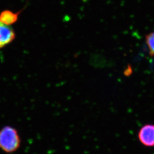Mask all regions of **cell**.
<instances>
[{"label": "cell", "mask_w": 154, "mask_h": 154, "mask_svg": "<svg viewBox=\"0 0 154 154\" xmlns=\"http://www.w3.org/2000/svg\"><path fill=\"white\" fill-rule=\"evenodd\" d=\"M139 141L142 145L148 148L154 147V125L142 126L138 133Z\"/></svg>", "instance_id": "cell-2"}, {"label": "cell", "mask_w": 154, "mask_h": 154, "mask_svg": "<svg viewBox=\"0 0 154 154\" xmlns=\"http://www.w3.org/2000/svg\"><path fill=\"white\" fill-rule=\"evenodd\" d=\"M15 38V33L9 25L0 21V48L8 44Z\"/></svg>", "instance_id": "cell-3"}, {"label": "cell", "mask_w": 154, "mask_h": 154, "mask_svg": "<svg viewBox=\"0 0 154 154\" xmlns=\"http://www.w3.org/2000/svg\"><path fill=\"white\" fill-rule=\"evenodd\" d=\"M17 14L6 11L2 12L0 15V21L3 23L9 25L15 22L17 20Z\"/></svg>", "instance_id": "cell-4"}, {"label": "cell", "mask_w": 154, "mask_h": 154, "mask_svg": "<svg viewBox=\"0 0 154 154\" xmlns=\"http://www.w3.org/2000/svg\"><path fill=\"white\" fill-rule=\"evenodd\" d=\"M146 43L148 48L150 55L154 56V32L146 35Z\"/></svg>", "instance_id": "cell-5"}, {"label": "cell", "mask_w": 154, "mask_h": 154, "mask_svg": "<svg viewBox=\"0 0 154 154\" xmlns=\"http://www.w3.org/2000/svg\"><path fill=\"white\" fill-rule=\"evenodd\" d=\"M21 139L18 131L11 126L0 130V149L7 154L15 153L21 147Z\"/></svg>", "instance_id": "cell-1"}]
</instances>
